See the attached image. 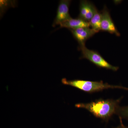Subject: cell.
<instances>
[{
    "label": "cell",
    "mask_w": 128,
    "mask_h": 128,
    "mask_svg": "<svg viewBox=\"0 0 128 128\" xmlns=\"http://www.w3.org/2000/svg\"><path fill=\"white\" fill-rule=\"evenodd\" d=\"M102 20L101 23V30L107 32L116 34L119 36L120 34L115 26L110 13L106 7L105 6L101 12Z\"/></svg>",
    "instance_id": "5"
},
{
    "label": "cell",
    "mask_w": 128,
    "mask_h": 128,
    "mask_svg": "<svg viewBox=\"0 0 128 128\" xmlns=\"http://www.w3.org/2000/svg\"><path fill=\"white\" fill-rule=\"evenodd\" d=\"M71 1L69 0H60L57 10V15L54 23L53 26L60 25L71 18L69 14V7Z\"/></svg>",
    "instance_id": "4"
},
{
    "label": "cell",
    "mask_w": 128,
    "mask_h": 128,
    "mask_svg": "<svg viewBox=\"0 0 128 128\" xmlns=\"http://www.w3.org/2000/svg\"><path fill=\"white\" fill-rule=\"evenodd\" d=\"M102 20V14L96 8L95 9L94 16L89 21L90 27L96 33L101 30V23Z\"/></svg>",
    "instance_id": "9"
},
{
    "label": "cell",
    "mask_w": 128,
    "mask_h": 128,
    "mask_svg": "<svg viewBox=\"0 0 128 128\" xmlns=\"http://www.w3.org/2000/svg\"><path fill=\"white\" fill-rule=\"evenodd\" d=\"M62 82L64 84L71 86L89 93L100 91L104 89L115 88L123 89L128 91V88L109 84L108 83H104L102 81H91L82 80H68L66 78H64L62 80Z\"/></svg>",
    "instance_id": "2"
},
{
    "label": "cell",
    "mask_w": 128,
    "mask_h": 128,
    "mask_svg": "<svg viewBox=\"0 0 128 128\" xmlns=\"http://www.w3.org/2000/svg\"><path fill=\"white\" fill-rule=\"evenodd\" d=\"M121 99H100L88 103H78L75 106L86 109L95 117L108 121L114 114H116Z\"/></svg>",
    "instance_id": "1"
},
{
    "label": "cell",
    "mask_w": 128,
    "mask_h": 128,
    "mask_svg": "<svg viewBox=\"0 0 128 128\" xmlns=\"http://www.w3.org/2000/svg\"><path fill=\"white\" fill-rule=\"evenodd\" d=\"M96 8L90 2L87 0L81 1L80 13L78 18L89 22L94 16Z\"/></svg>",
    "instance_id": "7"
},
{
    "label": "cell",
    "mask_w": 128,
    "mask_h": 128,
    "mask_svg": "<svg viewBox=\"0 0 128 128\" xmlns=\"http://www.w3.org/2000/svg\"><path fill=\"white\" fill-rule=\"evenodd\" d=\"M80 48L82 53V58L88 60L98 67L114 71L119 69L118 66H113L108 63L96 51L89 50L85 46H80Z\"/></svg>",
    "instance_id": "3"
},
{
    "label": "cell",
    "mask_w": 128,
    "mask_h": 128,
    "mask_svg": "<svg viewBox=\"0 0 128 128\" xmlns=\"http://www.w3.org/2000/svg\"><path fill=\"white\" fill-rule=\"evenodd\" d=\"M120 120V124L116 128H128V126H126L124 125L122 121V119L121 118H119Z\"/></svg>",
    "instance_id": "11"
},
{
    "label": "cell",
    "mask_w": 128,
    "mask_h": 128,
    "mask_svg": "<svg viewBox=\"0 0 128 128\" xmlns=\"http://www.w3.org/2000/svg\"><path fill=\"white\" fill-rule=\"evenodd\" d=\"M119 118L126 119L128 121V106H120L118 108L116 114Z\"/></svg>",
    "instance_id": "10"
},
{
    "label": "cell",
    "mask_w": 128,
    "mask_h": 128,
    "mask_svg": "<svg viewBox=\"0 0 128 128\" xmlns=\"http://www.w3.org/2000/svg\"><path fill=\"white\" fill-rule=\"evenodd\" d=\"M60 28H65L71 29H76L80 28L90 27V24L88 22L78 18H70L67 20L61 23Z\"/></svg>",
    "instance_id": "8"
},
{
    "label": "cell",
    "mask_w": 128,
    "mask_h": 128,
    "mask_svg": "<svg viewBox=\"0 0 128 128\" xmlns=\"http://www.w3.org/2000/svg\"><path fill=\"white\" fill-rule=\"evenodd\" d=\"M70 30L80 46H85L86 41L96 33V32L90 27L80 28Z\"/></svg>",
    "instance_id": "6"
}]
</instances>
